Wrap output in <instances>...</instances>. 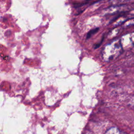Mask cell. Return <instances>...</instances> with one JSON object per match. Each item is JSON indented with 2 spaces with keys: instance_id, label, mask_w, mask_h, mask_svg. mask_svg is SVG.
<instances>
[{
  "instance_id": "cell-1",
  "label": "cell",
  "mask_w": 134,
  "mask_h": 134,
  "mask_svg": "<svg viewBox=\"0 0 134 134\" xmlns=\"http://www.w3.org/2000/svg\"><path fill=\"white\" fill-rule=\"evenodd\" d=\"M122 47L120 40H117L107 44L103 49L102 56L106 62H110L117 58L122 52Z\"/></svg>"
},
{
  "instance_id": "cell-2",
  "label": "cell",
  "mask_w": 134,
  "mask_h": 134,
  "mask_svg": "<svg viewBox=\"0 0 134 134\" xmlns=\"http://www.w3.org/2000/svg\"><path fill=\"white\" fill-rule=\"evenodd\" d=\"M105 134H126L122 131L120 130L117 127H111L109 128L105 133Z\"/></svg>"
},
{
  "instance_id": "cell-3",
  "label": "cell",
  "mask_w": 134,
  "mask_h": 134,
  "mask_svg": "<svg viewBox=\"0 0 134 134\" xmlns=\"http://www.w3.org/2000/svg\"><path fill=\"white\" fill-rule=\"evenodd\" d=\"M99 28H95L94 29H92L91 30H90L87 34V36H86V39H89L91 36L92 35H94V34H95L96 32H97Z\"/></svg>"
},
{
  "instance_id": "cell-4",
  "label": "cell",
  "mask_w": 134,
  "mask_h": 134,
  "mask_svg": "<svg viewBox=\"0 0 134 134\" xmlns=\"http://www.w3.org/2000/svg\"><path fill=\"white\" fill-rule=\"evenodd\" d=\"M88 3V2H85V3H79V4L75 3V4H74V7H75V8H77V7H81V6H82L85 5V4H87Z\"/></svg>"
},
{
  "instance_id": "cell-5",
  "label": "cell",
  "mask_w": 134,
  "mask_h": 134,
  "mask_svg": "<svg viewBox=\"0 0 134 134\" xmlns=\"http://www.w3.org/2000/svg\"><path fill=\"white\" fill-rule=\"evenodd\" d=\"M103 39H104V38H103V39H102V40L101 42H100L99 43H98V44H95V45L94 49H97V48H98L100 46V45L102 44V41H103Z\"/></svg>"
}]
</instances>
